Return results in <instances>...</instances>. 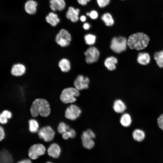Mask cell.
<instances>
[{"label": "cell", "mask_w": 163, "mask_h": 163, "mask_svg": "<svg viewBox=\"0 0 163 163\" xmlns=\"http://www.w3.org/2000/svg\"><path fill=\"white\" fill-rule=\"evenodd\" d=\"M30 111L31 114L34 118L39 115L45 117L50 114L51 108L50 104L47 100L40 98L35 99L33 102Z\"/></svg>", "instance_id": "obj_1"}, {"label": "cell", "mask_w": 163, "mask_h": 163, "mask_svg": "<svg viewBox=\"0 0 163 163\" xmlns=\"http://www.w3.org/2000/svg\"><path fill=\"white\" fill-rule=\"evenodd\" d=\"M150 40L149 36L143 32H137L131 35L127 40L128 46L131 49L143 50L148 46Z\"/></svg>", "instance_id": "obj_2"}, {"label": "cell", "mask_w": 163, "mask_h": 163, "mask_svg": "<svg viewBox=\"0 0 163 163\" xmlns=\"http://www.w3.org/2000/svg\"><path fill=\"white\" fill-rule=\"evenodd\" d=\"M80 95V91L74 87L65 88L62 91L60 95V99L63 103L66 104L75 103L77 97Z\"/></svg>", "instance_id": "obj_3"}, {"label": "cell", "mask_w": 163, "mask_h": 163, "mask_svg": "<svg viewBox=\"0 0 163 163\" xmlns=\"http://www.w3.org/2000/svg\"><path fill=\"white\" fill-rule=\"evenodd\" d=\"M127 46V40L125 37L122 36L113 37L110 44L111 50L117 53H120L125 51Z\"/></svg>", "instance_id": "obj_4"}, {"label": "cell", "mask_w": 163, "mask_h": 163, "mask_svg": "<svg viewBox=\"0 0 163 163\" xmlns=\"http://www.w3.org/2000/svg\"><path fill=\"white\" fill-rule=\"evenodd\" d=\"M37 134L40 139L51 143L54 138L56 132L51 126L46 125L40 127Z\"/></svg>", "instance_id": "obj_5"}, {"label": "cell", "mask_w": 163, "mask_h": 163, "mask_svg": "<svg viewBox=\"0 0 163 163\" xmlns=\"http://www.w3.org/2000/svg\"><path fill=\"white\" fill-rule=\"evenodd\" d=\"M46 152V149L43 144L37 143L33 144L29 148L28 152L29 158L32 160L38 158L44 155Z\"/></svg>", "instance_id": "obj_6"}, {"label": "cell", "mask_w": 163, "mask_h": 163, "mask_svg": "<svg viewBox=\"0 0 163 163\" xmlns=\"http://www.w3.org/2000/svg\"><path fill=\"white\" fill-rule=\"evenodd\" d=\"M72 40L71 34L67 30L62 29L56 35L55 40L61 47H64L69 46Z\"/></svg>", "instance_id": "obj_7"}, {"label": "cell", "mask_w": 163, "mask_h": 163, "mask_svg": "<svg viewBox=\"0 0 163 163\" xmlns=\"http://www.w3.org/2000/svg\"><path fill=\"white\" fill-rule=\"evenodd\" d=\"M95 137V135L91 129H88L83 132L81 135L82 143L83 147L87 149L93 148L95 144L93 139Z\"/></svg>", "instance_id": "obj_8"}, {"label": "cell", "mask_w": 163, "mask_h": 163, "mask_svg": "<svg viewBox=\"0 0 163 163\" xmlns=\"http://www.w3.org/2000/svg\"><path fill=\"white\" fill-rule=\"evenodd\" d=\"M81 113V110L78 106L73 103L70 104L65 110V117L66 119L73 121L80 116Z\"/></svg>", "instance_id": "obj_9"}, {"label": "cell", "mask_w": 163, "mask_h": 163, "mask_svg": "<svg viewBox=\"0 0 163 163\" xmlns=\"http://www.w3.org/2000/svg\"><path fill=\"white\" fill-rule=\"evenodd\" d=\"M85 56V61L88 64L96 62L100 56V53L97 48L94 46L88 48L84 53Z\"/></svg>", "instance_id": "obj_10"}, {"label": "cell", "mask_w": 163, "mask_h": 163, "mask_svg": "<svg viewBox=\"0 0 163 163\" xmlns=\"http://www.w3.org/2000/svg\"><path fill=\"white\" fill-rule=\"evenodd\" d=\"M89 82L88 78L79 74L74 81V87L79 91L87 89L88 88Z\"/></svg>", "instance_id": "obj_11"}, {"label": "cell", "mask_w": 163, "mask_h": 163, "mask_svg": "<svg viewBox=\"0 0 163 163\" xmlns=\"http://www.w3.org/2000/svg\"><path fill=\"white\" fill-rule=\"evenodd\" d=\"M61 151V148L58 143L52 142L46 149V153L49 156L56 159L59 158Z\"/></svg>", "instance_id": "obj_12"}, {"label": "cell", "mask_w": 163, "mask_h": 163, "mask_svg": "<svg viewBox=\"0 0 163 163\" xmlns=\"http://www.w3.org/2000/svg\"><path fill=\"white\" fill-rule=\"evenodd\" d=\"M26 70V67L24 64L21 63H16L12 66L10 69V73L13 76L20 77L25 74Z\"/></svg>", "instance_id": "obj_13"}, {"label": "cell", "mask_w": 163, "mask_h": 163, "mask_svg": "<svg viewBox=\"0 0 163 163\" xmlns=\"http://www.w3.org/2000/svg\"><path fill=\"white\" fill-rule=\"evenodd\" d=\"M80 12L78 8L75 9L72 7H70L66 13L67 18L73 22H75L78 20V15Z\"/></svg>", "instance_id": "obj_14"}, {"label": "cell", "mask_w": 163, "mask_h": 163, "mask_svg": "<svg viewBox=\"0 0 163 163\" xmlns=\"http://www.w3.org/2000/svg\"><path fill=\"white\" fill-rule=\"evenodd\" d=\"M50 7L53 11H62L64 9L66 3L64 0H50Z\"/></svg>", "instance_id": "obj_15"}, {"label": "cell", "mask_w": 163, "mask_h": 163, "mask_svg": "<svg viewBox=\"0 0 163 163\" xmlns=\"http://www.w3.org/2000/svg\"><path fill=\"white\" fill-rule=\"evenodd\" d=\"M14 161L13 156L8 150L3 149L0 151V163H11Z\"/></svg>", "instance_id": "obj_16"}, {"label": "cell", "mask_w": 163, "mask_h": 163, "mask_svg": "<svg viewBox=\"0 0 163 163\" xmlns=\"http://www.w3.org/2000/svg\"><path fill=\"white\" fill-rule=\"evenodd\" d=\"M37 5L35 1L33 0H28L25 4V10L27 13L29 14H34L37 11Z\"/></svg>", "instance_id": "obj_17"}, {"label": "cell", "mask_w": 163, "mask_h": 163, "mask_svg": "<svg viewBox=\"0 0 163 163\" xmlns=\"http://www.w3.org/2000/svg\"><path fill=\"white\" fill-rule=\"evenodd\" d=\"M118 62L117 59L115 57L111 56L107 57L104 62V65L110 71H113L116 69V64Z\"/></svg>", "instance_id": "obj_18"}, {"label": "cell", "mask_w": 163, "mask_h": 163, "mask_svg": "<svg viewBox=\"0 0 163 163\" xmlns=\"http://www.w3.org/2000/svg\"><path fill=\"white\" fill-rule=\"evenodd\" d=\"M113 108L116 113H122L126 110V107L122 101L120 99H117L115 100L113 103Z\"/></svg>", "instance_id": "obj_19"}, {"label": "cell", "mask_w": 163, "mask_h": 163, "mask_svg": "<svg viewBox=\"0 0 163 163\" xmlns=\"http://www.w3.org/2000/svg\"><path fill=\"white\" fill-rule=\"evenodd\" d=\"M137 60L139 64L142 65H146L150 61V57L149 54L146 52H141L139 53Z\"/></svg>", "instance_id": "obj_20"}, {"label": "cell", "mask_w": 163, "mask_h": 163, "mask_svg": "<svg viewBox=\"0 0 163 163\" xmlns=\"http://www.w3.org/2000/svg\"><path fill=\"white\" fill-rule=\"evenodd\" d=\"M58 66L61 71L63 72H68L71 69L70 61L66 58H62L59 61Z\"/></svg>", "instance_id": "obj_21"}, {"label": "cell", "mask_w": 163, "mask_h": 163, "mask_svg": "<svg viewBox=\"0 0 163 163\" xmlns=\"http://www.w3.org/2000/svg\"><path fill=\"white\" fill-rule=\"evenodd\" d=\"M46 22L52 26L55 27L59 22L57 15L53 12H50L46 17Z\"/></svg>", "instance_id": "obj_22"}, {"label": "cell", "mask_w": 163, "mask_h": 163, "mask_svg": "<svg viewBox=\"0 0 163 163\" xmlns=\"http://www.w3.org/2000/svg\"><path fill=\"white\" fill-rule=\"evenodd\" d=\"M29 129L32 133H37L40 128V125L38 121L34 118H31L28 120Z\"/></svg>", "instance_id": "obj_23"}, {"label": "cell", "mask_w": 163, "mask_h": 163, "mask_svg": "<svg viewBox=\"0 0 163 163\" xmlns=\"http://www.w3.org/2000/svg\"><path fill=\"white\" fill-rule=\"evenodd\" d=\"M132 119L130 115L128 113L123 114L121 117L120 122L121 125L125 127L129 126L132 123Z\"/></svg>", "instance_id": "obj_24"}, {"label": "cell", "mask_w": 163, "mask_h": 163, "mask_svg": "<svg viewBox=\"0 0 163 163\" xmlns=\"http://www.w3.org/2000/svg\"><path fill=\"white\" fill-rule=\"evenodd\" d=\"M153 57L158 66L160 68H163V50L155 52Z\"/></svg>", "instance_id": "obj_25"}, {"label": "cell", "mask_w": 163, "mask_h": 163, "mask_svg": "<svg viewBox=\"0 0 163 163\" xmlns=\"http://www.w3.org/2000/svg\"><path fill=\"white\" fill-rule=\"evenodd\" d=\"M133 139L138 142H141L145 137V133L142 130L137 129L134 130L133 133Z\"/></svg>", "instance_id": "obj_26"}, {"label": "cell", "mask_w": 163, "mask_h": 163, "mask_svg": "<svg viewBox=\"0 0 163 163\" xmlns=\"http://www.w3.org/2000/svg\"><path fill=\"white\" fill-rule=\"evenodd\" d=\"M101 18L106 25L107 26H112L114 23L113 18L109 13H104L102 15Z\"/></svg>", "instance_id": "obj_27"}, {"label": "cell", "mask_w": 163, "mask_h": 163, "mask_svg": "<svg viewBox=\"0 0 163 163\" xmlns=\"http://www.w3.org/2000/svg\"><path fill=\"white\" fill-rule=\"evenodd\" d=\"M71 128L70 125L64 122L61 121L59 123L57 127L58 133L60 134H62L69 130Z\"/></svg>", "instance_id": "obj_28"}, {"label": "cell", "mask_w": 163, "mask_h": 163, "mask_svg": "<svg viewBox=\"0 0 163 163\" xmlns=\"http://www.w3.org/2000/svg\"><path fill=\"white\" fill-rule=\"evenodd\" d=\"M76 133L75 130L73 128L70 129L62 135V138L64 140H68L69 139H73L75 137Z\"/></svg>", "instance_id": "obj_29"}, {"label": "cell", "mask_w": 163, "mask_h": 163, "mask_svg": "<svg viewBox=\"0 0 163 163\" xmlns=\"http://www.w3.org/2000/svg\"><path fill=\"white\" fill-rule=\"evenodd\" d=\"M85 43L89 45L94 44L96 41V37L92 34H88L85 35L84 37Z\"/></svg>", "instance_id": "obj_30"}, {"label": "cell", "mask_w": 163, "mask_h": 163, "mask_svg": "<svg viewBox=\"0 0 163 163\" xmlns=\"http://www.w3.org/2000/svg\"><path fill=\"white\" fill-rule=\"evenodd\" d=\"M97 1L100 8H104L109 4L110 0H97Z\"/></svg>", "instance_id": "obj_31"}, {"label": "cell", "mask_w": 163, "mask_h": 163, "mask_svg": "<svg viewBox=\"0 0 163 163\" xmlns=\"http://www.w3.org/2000/svg\"><path fill=\"white\" fill-rule=\"evenodd\" d=\"M1 113L8 120L11 119L13 117V114L11 111L9 110L5 109L2 110Z\"/></svg>", "instance_id": "obj_32"}, {"label": "cell", "mask_w": 163, "mask_h": 163, "mask_svg": "<svg viewBox=\"0 0 163 163\" xmlns=\"http://www.w3.org/2000/svg\"><path fill=\"white\" fill-rule=\"evenodd\" d=\"M8 121V119L1 112L0 113V124L2 125L6 124Z\"/></svg>", "instance_id": "obj_33"}, {"label": "cell", "mask_w": 163, "mask_h": 163, "mask_svg": "<svg viewBox=\"0 0 163 163\" xmlns=\"http://www.w3.org/2000/svg\"><path fill=\"white\" fill-rule=\"evenodd\" d=\"M5 136V132L4 127L0 125V142L4 139Z\"/></svg>", "instance_id": "obj_34"}, {"label": "cell", "mask_w": 163, "mask_h": 163, "mask_svg": "<svg viewBox=\"0 0 163 163\" xmlns=\"http://www.w3.org/2000/svg\"><path fill=\"white\" fill-rule=\"evenodd\" d=\"M157 123L159 128L163 130V113L158 118Z\"/></svg>", "instance_id": "obj_35"}, {"label": "cell", "mask_w": 163, "mask_h": 163, "mask_svg": "<svg viewBox=\"0 0 163 163\" xmlns=\"http://www.w3.org/2000/svg\"><path fill=\"white\" fill-rule=\"evenodd\" d=\"M89 16L92 19H95L97 18L98 14L96 11L93 10L89 12Z\"/></svg>", "instance_id": "obj_36"}, {"label": "cell", "mask_w": 163, "mask_h": 163, "mask_svg": "<svg viewBox=\"0 0 163 163\" xmlns=\"http://www.w3.org/2000/svg\"><path fill=\"white\" fill-rule=\"evenodd\" d=\"M18 163H32V160L29 158H25L22 159L18 162Z\"/></svg>", "instance_id": "obj_37"}, {"label": "cell", "mask_w": 163, "mask_h": 163, "mask_svg": "<svg viewBox=\"0 0 163 163\" xmlns=\"http://www.w3.org/2000/svg\"><path fill=\"white\" fill-rule=\"evenodd\" d=\"M90 0H77L78 2L81 5H85L87 4L88 2Z\"/></svg>", "instance_id": "obj_38"}, {"label": "cell", "mask_w": 163, "mask_h": 163, "mask_svg": "<svg viewBox=\"0 0 163 163\" xmlns=\"http://www.w3.org/2000/svg\"><path fill=\"white\" fill-rule=\"evenodd\" d=\"M91 27L90 24L88 23H85L83 25V27L84 29L88 30Z\"/></svg>", "instance_id": "obj_39"}, {"label": "cell", "mask_w": 163, "mask_h": 163, "mask_svg": "<svg viewBox=\"0 0 163 163\" xmlns=\"http://www.w3.org/2000/svg\"><path fill=\"white\" fill-rule=\"evenodd\" d=\"M86 19V17L84 15H82L80 17V20L82 22L85 21Z\"/></svg>", "instance_id": "obj_40"}]
</instances>
